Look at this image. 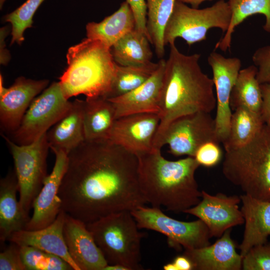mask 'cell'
I'll use <instances>...</instances> for the list:
<instances>
[{"label":"cell","mask_w":270,"mask_h":270,"mask_svg":"<svg viewBox=\"0 0 270 270\" xmlns=\"http://www.w3.org/2000/svg\"><path fill=\"white\" fill-rule=\"evenodd\" d=\"M172 262L174 264L176 270H193L191 262L184 254L176 256Z\"/></svg>","instance_id":"cell-40"},{"label":"cell","mask_w":270,"mask_h":270,"mask_svg":"<svg viewBox=\"0 0 270 270\" xmlns=\"http://www.w3.org/2000/svg\"><path fill=\"white\" fill-rule=\"evenodd\" d=\"M231 230L232 228L226 230L212 244L184 250L182 254L190 260L194 270H242L243 257L236 250Z\"/></svg>","instance_id":"cell-19"},{"label":"cell","mask_w":270,"mask_h":270,"mask_svg":"<svg viewBox=\"0 0 270 270\" xmlns=\"http://www.w3.org/2000/svg\"><path fill=\"white\" fill-rule=\"evenodd\" d=\"M102 270H128V269L119 264H108Z\"/></svg>","instance_id":"cell-42"},{"label":"cell","mask_w":270,"mask_h":270,"mask_svg":"<svg viewBox=\"0 0 270 270\" xmlns=\"http://www.w3.org/2000/svg\"><path fill=\"white\" fill-rule=\"evenodd\" d=\"M51 150L56 156L54 164L34 200L32 214L26 226V230H37L48 226L55 220L62 210L59 191L67 168L68 154L62 150Z\"/></svg>","instance_id":"cell-15"},{"label":"cell","mask_w":270,"mask_h":270,"mask_svg":"<svg viewBox=\"0 0 270 270\" xmlns=\"http://www.w3.org/2000/svg\"><path fill=\"white\" fill-rule=\"evenodd\" d=\"M163 268L164 270H176V268L172 262L164 265Z\"/></svg>","instance_id":"cell-43"},{"label":"cell","mask_w":270,"mask_h":270,"mask_svg":"<svg viewBox=\"0 0 270 270\" xmlns=\"http://www.w3.org/2000/svg\"><path fill=\"white\" fill-rule=\"evenodd\" d=\"M210 141L220 142L217 137L215 120L210 113L200 112L172 122L162 136L160 148L167 144L169 152L174 156L194 157L198 148Z\"/></svg>","instance_id":"cell-11"},{"label":"cell","mask_w":270,"mask_h":270,"mask_svg":"<svg viewBox=\"0 0 270 270\" xmlns=\"http://www.w3.org/2000/svg\"><path fill=\"white\" fill-rule=\"evenodd\" d=\"M84 100H75L68 110L46 132L50 149L68 154L85 140L84 128Z\"/></svg>","instance_id":"cell-23"},{"label":"cell","mask_w":270,"mask_h":270,"mask_svg":"<svg viewBox=\"0 0 270 270\" xmlns=\"http://www.w3.org/2000/svg\"><path fill=\"white\" fill-rule=\"evenodd\" d=\"M147 36L136 28L130 32L110 48L114 62L120 66H138L151 62L152 52Z\"/></svg>","instance_id":"cell-27"},{"label":"cell","mask_w":270,"mask_h":270,"mask_svg":"<svg viewBox=\"0 0 270 270\" xmlns=\"http://www.w3.org/2000/svg\"><path fill=\"white\" fill-rule=\"evenodd\" d=\"M19 186L14 169L0 180V242L8 240L14 232L25 229L30 217L22 210L16 193Z\"/></svg>","instance_id":"cell-22"},{"label":"cell","mask_w":270,"mask_h":270,"mask_svg":"<svg viewBox=\"0 0 270 270\" xmlns=\"http://www.w3.org/2000/svg\"><path fill=\"white\" fill-rule=\"evenodd\" d=\"M264 124L260 114L244 107L232 113L228 136L222 142L226 152L240 148L250 142Z\"/></svg>","instance_id":"cell-26"},{"label":"cell","mask_w":270,"mask_h":270,"mask_svg":"<svg viewBox=\"0 0 270 270\" xmlns=\"http://www.w3.org/2000/svg\"><path fill=\"white\" fill-rule=\"evenodd\" d=\"M231 18L230 8L224 0L202 9L190 7L176 0L164 31L165 46L175 44L176 40L180 38L190 46L205 40L208 30L213 28L226 32Z\"/></svg>","instance_id":"cell-7"},{"label":"cell","mask_w":270,"mask_h":270,"mask_svg":"<svg viewBox=\"0 0 270 270\" xmlns=\"http://www.w3.org/2000/svg\"><path fill=\"white\" fill-rule=\"evenodd\" d=\"M116 120L113 104L108 99L98 97L86 98L84 105L85 140L108 139Z\"/></svg>","instance_id":"cell-25"},{"label":"cell","mask_w":270,"mask_h":270,"mask_svg":"<svg viewBox=\"0 0 270 270\" xmlns=\"http://www.w3.org/2000/svg\"><path fill=\"white\" fill-rule=\"evenodd\" d=\"M240 196L212 195L202 190L200 202L184 213L196 216L208 227L211 237L220 238L228 229L244 222L238 204Z\"/></svg>","instance_id":"cell-12"},{"label":"cell","mask_w":270,"mask_h":270,"mask_svg":"<svg viewBox=\"0 0 270 270\" xmlns=\"http://www.w3.org/2000/svg\"><path fill=\"white\" fill-rule=\"evenodd\" d=\"M176 0H146V28L158 58L164 54V34Z\"/></svg>","instance_id":"cell-30"},{"label":"cell","mask_w":270,"mask_h":270,"mask_svg":"<svg viewBox=\"0 0 270 270\" xmlns=\"http://www.w3.org/2000/svg\"><path fill=\"white\" fill-rule=\"evenodd\" d=\"M242 270H270V242L252 248L242 258Z\"/></svg>","instance_id":"cell-34"},{"label":"cell","mask_w":270,"mask_h":270,"mask_svg":"<svg viewBox=\"0 0 270 270\" xmlns=\"http://www.w3.org/2000/svg\"><path fill=\"white\" fill-rule=\"evenodd\" d=\"M136 156L140 188L152 207L184 212L200 202L202 191L195 178L200 166L194 157L169 160L156 148Z\"/></svg>","instance_id":"cell-3"},{"label":"cell","mask_w":270,"mask_h":270,"mask_svg":"<svg viewBox=\"0 0 270 270\" xmlns=\"http://www.w3.org/2000/svg\"><path fill=\"white\" fill-rule=\"evenodd\" d=\"M48 82L47 80H34L20 76L6 88L0 74V123L4 130L12 134L18 128L32 100L46 88Z\"/></svg>","instance_id":"cell-16"},{"label":"cell","mask_w":270,"mask_h":270,"mask_svg":"<svg viewBox=\"0 0 270 270\" xmlns=\"http://www.w3.org/2000/svg\"><path fill=\"white\" fill-rule=\"evenodd\" d=\"M66 215V212L62 210L55 220L48 226L14 232L8 241L20 246H32L55 254L68 262L74 270H80L71 258L64 241L63 229Z\"/></svg>","instance_id":"cell-20"},{"label":"cell","mask_w":270,"mask_h":270,"mask_svg":"<svg viewBox=\"0 0 270 270\" xmlns=\"http://www.w3.org/2000/svg\"><path fill=\"white\" fill-rule=\"evenodd\" d=\"M139 228L152 230L166 236L174 248L194 249L210 244L209 230L200 220L183 222L164 214L160 208L144 206L130 212Z\"/></svg>","instance_id":"cell-10"},{"label":"cell","mask_w":270,"mask_h":270,"mask_svg":"<svg viewBox=\"0 0 270 270\" xmlns=\"http://www.w3.org/2000/svg\"><path fill=\"white\" fill-rule=\"evenodd\" d=\"M232 11L229 27L224 36L216 44L215 48L226 52L231 46L234 28L250 16L262 14L266 18L263 26L265 31L270 32V0H228Z\"/></svg>","instance_id":"cell-29"},{"label":"cell","mask_w":270,"mask_h":270,"mask_svg":"<svg viewBox=\"0 0 270 270\" xmlns=\"http://www.w3.org/2000/svg\"><path fill=\"white\" fill-rule=\"evenodd\" d=\"M240 198L244 230L238 248L243 257L253 246L266 242L270 236V201L244 194Z\"/></svg>","instance_id":"cell-21"},{"label":"cell","mask_w":270,"mask_h":270,"mask_svg":"<svg viewBox=\"0 0 270 270\" xmlns=\"http://www.w3.org/2000/svg\"><path fill=\"white\" fill-rule=\"evenodd\" d=\"M257 70V67L252 65L239 72L230 96L232 110L244 107L260 114L262 94Z\"/></svg>","instance_id":"cell-28"},{"label":"cell","mask_w":270,"mask_h":270,"mask_svg":"<svg viewBox=\"0 0 270 270\" xmlns=\"http://www.w3.org/2000/svg\"><path fill=\"white\" fill-rule=\"evenodd\" d=\"M136 28V20L128 3L122 2L118 9L102 21L86 26L87 38L98 40L110 49L126 34Z\"/></svg>","instance_id":"cell-24"},{"label":"cell","mask_w":270,"mask_h":270,"mask_svg":"<svg viewBox=\"0 0 270 270\" xmlns=\"http://www.w3.org/2000/svg\"><path fill=\"white\" fill-rule=\"evenodd\" d=\"M160 123L158 114L139 113L117 118L108 139L138 156L154 149V142Z\"/></svg>","instance_id":"cell-14"},{"label":"cell","mask_w":270,"mask_h":270,"mask_svg":"<svg viewBox=\"0 0 270 270\" xmlns=\"http://www.w3.org/2000/svg\"><path fill=\"white\" fill-rule=\"evenodd\" d=\"M252 60L258 68L256 78L259 83L270 84V46L257 49L252 55Z\"/></svg>","instance_id":"cell-36"},{"label":"cell","mask_w":270,"mask_h":270,"mask_svg":"<svg viewBox=\"0 0 270 270\" xmlns=\"http://www.w3.org/2000/svg\"><path fill=\"white\" fill-rule=\"evenodd\" d=\"M262 103L260 115L264 124L270 126V84H260Z\"/></svg>","instance_id":"cell-39"},{"label":"cell","mask_w":270,"mask_h":270,"mask_svg":"<svg viewBox=\"0 0 270 270\" xmlns=\"http://www.w3.org/2000/svg\"><path fill=\"white\" fill-rule=\"evenodd\" d=\"M130 6L136 20V29L150 40L146 28L147 8L146 0H126Z\"/></svg>","instance_id":"cell-38"},{"label":"cell","mask_w":270,"mask_h":270,"mask_svg":"<svg viewBox=\"0 0 270 270\" xmlns=\"http://www.w3.org/2000/svg\"><path fill=\"white\" fill-rule=\"evenodd\" d=\"M10 243L0 253V270H26L22 258L20 246Z\"/></svg>","instance_id":"cell-37"},{"label":"cell","mask_w":270,"mask_h":270,"mask_svg":"<svg viewBox=\"0 0 270 270\" xmlns=\"http://www.w3.org/2000/svg\"><path fill=\"white\" fill-rule=\"evenodd\" d=\"M6 0H0V10L2 8L3 5Z\"/></svg>","instance_id":"cell-44"},{"label":"cell","mask_w":270,"mask_h":270,"mask_svg":"<svg viewBox=\"0 0 270 270\" xmlns=\"http://www.w3.org/2000/svg\"><path fill=\"white\" fill-rule=\"evenodd\" d=\"M44 0H26L20 6L4 17L12 25L11 44H20L24 40L25 30L32 26L33 16Z\"/></svg>","instance_id":"cell-33"},{"label":"cell","mask_w":270,"mask_h":270,"mask_svg":"<svg viewBox=\"0 0 270 270\" xmlns=\"http://www.w3.org/2000/svg\"><path fill=\"white\" fill-rule=\"evenodd\" d=\"M170 46L158 114L160 123L154 142V148L158 150L162 136L172 122L196 112L210 113L216 106L214 81L201 69L200 54L186 55L175 44Z\"/></svg>","instance_id":"cell-2"},{"label":"cell","mask_w":270,"mask_h":270,"mask_svg":"<svg viewBox=\"0 0 270 270\" xmlns=\"http://www.w3.org/2000/svg\"><path fill=\"white\" fill-rule=\"evenodd\" d=\"M184 4H190L194 8H198L199 6L206 0H178Z\"/></svg>","instance_id":"cell-41"},{"label":"cell","mask_w":270,"mask_h":270,"mask_svg":"<svg viewBox=\"0 0 270 270\" xmlns=\"http://www.w3.org/2000/svg\"><path fill=\"white\" fill-rule=\"evenodd\" d=\"M220 143L216 141H210L198 148L194 158L200 166L211 168L220 162L223 156Z\"/></svg>","instance_id":"cell-35"},{"label":"cell","mask_w":270,"mask_h":270,"mask_svg":"<svg viewBox=\"0 0 270 270\" xmlns=\"http://www.w3.org/2000/svg\"><path fill=\"white\" fill-rule=\"evenodd\" d=\"M66 56L68 66L59 82L66 98L84 94L107 98L116 64L110 49L86 38L70 48Z\"/></svg>","instance_id":"cell-4"},{"label":"cell","mask_w":270,"mask_h":270,"mask_svg":"<svg viewBox=\"0 0 270 270\" xmlns=\"http://www.w3.org/2000/svg\"><path fill=\"white\" fill-rule=\"evenodd\" d=\"M20 247L26 270H74L68 262L55 254L32 246Z\"/></svg>","instance_id":"cell-32"},{"label":"cell","mask_w":270,"mask_h":270,"mask_svg":"<svg viewBox=\"0 0 270 270\" xmlns=\"http://www.w3.org/2000/svg\"><path fill=\"white\" fill-rule=\"evenodd\" d=\"M158 62L159 66L156 70L143 84L122 96L108 98L115 108L116 119L139 113L158 114L166 60L162 58Z\"/></svg>","instance_id":"cell-18"},{"label":"cell","mask_w":270,"mask_h":270,"mask_svg":"<svg viewBox=\"0 0 270 270\" xmlns=\"http://www.w3.org/2000/svg\"><path fill=\"white\" fill-rule=\"evenodd\" d=\"M72 102L64 96L59 82H52L34 98L12 140L30 144L46 134L68 110Z\"/></svg>","instance_id":"cell-9"},{"label":"cell","mask_w":270,"mask_h":270,"mask_svg":"<svg viewBox=\"0 0 270 270\" xmlns=\"http://www.w3.org/2000/svg\"><path fill=\"white\" fill-rule=\"evenodd\" d=\"M86 226L108 264L121 265L128 270L142 269L140 245L144 235L130 211L113 213Z\"/></svg>","instance_id":"cell-6"},{"label":"cell","mask_w":270,"mask_h":270,"mask_svg":"<svg viewBox=\"0 0 270 270\" xmlns=\"http://www.w3.org/2000/svg\"><path fill=\"white\" fill-rule=\"evenodd\" d=\"M63 234L68 252L80 270H102L108 264L86 223L66 213Z\"/></svg>","instance_id":"cell-17"},{"label":"cell","mask_w":270,"mask_h":270,"mask_svg":"<svg viewBox=\"0 0 270 270\" xmlns=\"http://www.w3.org/2000/svg\"><path fill=\"white\" fill-rule=\"evenodd\" d=\"M208 62L212 70L216 90V112L214 118L216 132L218 140L222 143L229 132L232 114L230 96L242 63L238 58H226L216 52L209 54Z\"/></svg>","instance_id":"cell-13"},{"label":"cell","mask_w":270,"mask_h":270,"mask_svg":"<svg viewBox=\"0 0 270 270\" xmlns=\"http://www.w3.org/2000/svg\"><path fill=\"white\" fill-rule=\"evenodd\" d=\"M59 196L67 214L88 223L147 203L137 156L109 140H85L68 154Z\"/></svg>","instance_id":"cell-1"},{"label":"cell","mask_w":270,"mask_h":270,"mask_svg":"<svg viewBox=\"0 0 270 270\" xmlns=\"http://www.w3.org/2000/svg\"><path fill=\"white\" fill-rule=\"evenodd\" d=\"M158 66V62L138 66H124L116 64L107 98L122 96L136 88L150 78Z\"/></svg>","instance_id":"cell-31"},{"label":"cell","mask_w":270,"mask_h":270,"mask_svg":"<svg viewBox=\"0 0 270 270\" xmlns=\"http://www.w3.org/2000/svg\"><path fill=\"white\" fill-rule=\"evenodd\" d=\"M222 172L244 194L270 201V126L246 145L226 152Z\"/></svg>","instance_id":"cell-5"},{"label":"cell","mask_w":270,"mask_h":270,"mask_svg":"<svg viewBox=\"0 0 270 270\" xmlns=\"http://www.w3.org/2000/svg\"><path fill=\"white\" fill-rule=\"evenodd\" d=\"M2 136L13 158L19 186L20 206L29 216L34 200L48 176L46 159L50 148L46 133L34 142L26 145L18 144L6 136Z\"/></svg>","instance_id":"cell-8"}]
</instances>
